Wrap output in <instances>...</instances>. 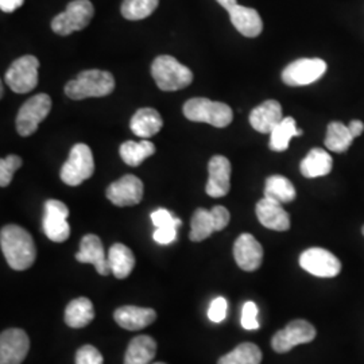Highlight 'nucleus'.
<instances>
[{
    "instance_id": "nucleus-26",
    "label": "nucleus",
    "mask_w": 364,
    "mask_h": 364,
    "mask_svg": "<svg viewBox=\"0 0 364 364\" xmlns=\"http://www.w3.org/2000/svg\"><path fill=\"white\" fill-rule=\"evenodd\" d=\"M95 318V309L91 299L78 297L68 304L65 309V323L70 328H84Z\"/></svg>"
},
{
    "instance_id": "nucleus-24",
    "label": "nucleus",
    "mask_w": 364,
    "mask_h": 364,
    "mask_svg": "<svg viewBox=\"0 0 364 364\" xmlns=\"http://www.w3.org/2000/svg\"><path fill=\"white\" fill-rule=\"evenodd\" d=\"M156 355V343L147 335L132 338L127 347L124 364H149Z\"/></svg>"
},
{
    "instance_id": "nucleus-29",
    "label": "nucleus",
    "mask_w": 364,
    "mask_h": 364,
    "mask_svg": "<svg viewBox=\"0 0 364 364\" xmlns=\"http://www.w3.org/2000/svg\"><path fill=\"white\" fill-rule=\"evenodd\" d=\"M353 142V135L348 126L341 122H332L326 129V146L333 153H344Z\"/></svg>"
},
{
    "instance_id": "nucleus-38",
    "label": "nucleus",
    "mask_w": 364,
    "mask_h": 364,
    "mask_svg": "<svg viewBox=\"0 0 364 364\" xmlns=\"http://www.w3.org/2000/svg\"><path fill=\"white\" fill-rule=\"evenodd\" d=\"M227 308H228L227 299H223V297H218V299H213L210 302V305H209V320L213 321V323L224 321V318L227 316Z\"/></svg>"
},
{
    "instance_id": "nucleus-5",
    "label": "nucleus",
    "mask_w": 364,
    "mask_h": 364,
    "mask_svg": "<svg viewBox=\"0 0 364 364\" xmlns=\"http://www.w3.org/2000/svg\"><path fill=\"white\" fill-rule=\"evenodd\" d=\"M93 173L95 159L90 146L85 144H75L60 173L61 180L69 186H78L91 178Z\"/></svg>"
},
{
    "instance_id": "nucleus-17",
    "label": "nucleus",
    "mask_w": 364,
    "mask_h": 364,
    "mask_svg": "<svg viewBox=\"0 0 364 364\" xmlns=\"http://www.w3.org/2000/svg\"><path fill=\"white\" fill-rule=\"evenodd\" d=\"M80 263H92L100 275L111 274L108 255H105L103 243L97 235H85L80 242V251L76 254Z\"/></svg>"
},
{
    "instance_id": "nucleus-22",
    "label": "nucleus",
    "mask_w": 364,
    "mask_h": 364,
    "mask_svg": "<svg viewBox=\"0 0 364 364\" xmlns=\"http://www.w3.org/2000/svg\"><path fill=\"white\" fill-rule=\"evenodd\" d=\"M164 126V120L154 108H141L131 119V131L139 138H151L156 135Z\"/></svg>"
},
{
    "instance_id": "nucleus-7",
    "label": "nucleus",
    "mask_w": 364,
    "mask_h": 364,
    "mask_svg": "<svg viewBox=\"0 0 364 364\" xmlns=\"http://www.w3.org/2000/svg\"><path fill=\"white\" fill-rule=\"evenodd\" d=\"M52 99L46 93H39L30 97L25 105L21 107L16 117V131L21 136L33 135L39 123L50 114Z\"/></svg>"
},
{
    "instance_id": "nucleus-44",
    "label": "nucleus",
    "mask_w": 364,
    "mask_h": 364,
    "mask_svg": "<svg viewBox=\"0 0 364 364\" xmlns=\"http://www.w3.org/2000/svg\"><path fill=\"white\" fill-rule=\"evenodd\" d=\"M154 364H165V363H154Z\"/></svg>"
},
{
    "instance_id": "nucleus-20",
    "label": "nucleus",
    "mask_w": 364,
    "mask_h": 364,
    "mask_svg": "<svg viewBox=\"0 0 364 364\" xmlns=\"http://www.w3.org/2000/svg\"><path fill=\"white\" fill-rule=\"evenodd\" d=\"M114 318L119 326L127 331H141L156 321V313L151 308L126 305L115 311Z\"/></svg>"
},
{
    "instance_id": "nucleus-32",
    "label": "nucleus",
    "mask_w": 364,
    "mask_h": 364,
    "mask_svg": "<svg viewBox=\"0 0 364 364\" xmlns=\"http://www.w3.org/2000/svg\"><path fill=\"white\" fill-rule=\"evenodd\" d=\"M191 234L189 237L192 242L205 240L216 231V225L213 220V215L210 210L204 208L196 209L192 223H191Z\"/></svg>"
},
{
    "instance_id": "nucleus-25",
    "label": "nucleus",
    "mask_w": 364,
    "mask_h": 364,
    "mask_svg": "<svg viewBox=\"0 0 364 364\" xmlns=\"http://www.w3.org/2000/svg\"><path fill=\"white\" fill-rule=\"evenodd\" d=\"M108 262L111 267V273L117 279L127 278L135 267V257L130 248L122 243H115L108 251Z\"/></svg>"
},
{
    "instance_id": "nucleus-39",
    "label": "nucleus",
    "mask_w": 364,
    "mask_h": 364,
    "mask_svg": "<svg viewBox=\"0 0 364 364\" xmlns=\"http://www.w3.org/2000/svg\"><path fill=\"white\" fill-rule=\"evenodd\" d=\"M154 240L158 245L166 246L173 243L177 239V227H161L156 228V232L153 235Z\"/></svg>"
},
{
    "instance_id": "nucleus-19",
    "label": "nucleus",
    "mask_w": 364,
    "mask_h": 364,
    "mask_svg": "<svg viewBox=\"0 0 364 364\" xmlns=\"http://www.w3.org/2000/svg\"><path fill=\"white\" fill-rule=\"evenodd\" d=\"M282 119L281 105L277 100H267L251 111L250 124L260 134H272Z\"/></svg>"
},
{
    "instance_id": "nucleus-36",
    "label": "nucleus",
    "mask_w": 364,
    "mask_h": 364,
    "mask_svg": "<svg viewBox=\"0 0 364 364\" xmlns=\"http://www.w3.org/2000/svg\"><path fill=\"white\" fill-rule=\"evenodd\" d=\"M105 359L93 346H84L76 353V364H103Z\"/></svg>"
},
{
    "instance_id": "nucleus-12",
    "label": "nucleus",
    "mask_w": 364,
    "mask_h": 364,
    "mask_svg": "<svg viewBox=\"0 0 364 364\" xmlns=\"http://www.w3.org/2000/svg\"><path fill=\"white\" fill-rule=\"evenodd\" d=\"M69 209L60 200H48L45 203L43 232L55 243H63L70 235V225L68 223Z\"/></svg>"
},
{
    "instance_id": "nucleus-1",
    "label": "nucleus",
    "mask_w": 364,
    "mask_h": 364,
    "mask_svg": "<svg viewBox=\"0 0 364 364\" xmlns=\"http://www.w3.org/2000/svg\"><path fill=\"white\" fill-rule=\"evenodd\" d=\"M0 247L9 266L16 272L30 269L37 258V248L31 235L15 224L1 228Z\"/></svg>"
},
{
    "instance_id": "nucleus-42",
    "label": "nucleus",
    "mask_w": 364,
    "mask_h": 364,
    "mask_svg": "<svg viewBox=\"0 0 364 364\" xmlns=\"http://www.w3.org/2000/svg\"><path fill=\"white\" fill-rule=\"evenodd\" d=\"M348 129L351 131L353 138H356V136H359L363 132L364 123L360 122V120H352L351 123L348 124Z\"/></svg>"
},
{
    "instance_id": "nucleus-11",
    "label": "nucleus",
    "mask_w": 364,
    "mask_h": 364,
    "mask_svg": "<svg viewBox=\"0 0 364 364\" xmlns=\"http://www.w3.org/2000/svg\"><path fill=\"white\" fill-rule=\"evenodd\" d=\"M316 338L314 326L305 320H294L278 331L272 340V347L278 353H285L296 346L311 343Z\"/></svg>"
},
{
    "instance_id": "nucleus-8",
    "label": "nucleus",
    "mask_w": 364,
    "mask_h": 364,
    "mask_svg": "<svg viewBox=\"0 0 364 364\" xmlns=\"http://www.w3.org/2000/svg\"><path fill=\"white\" fill-rule=\"evenodd\" d=\"M39 61L34 55L15 60L4 75L6 84L16 93L31 92L38 85Z\"/></svg>"
},
{
    "instance_id": "nucleus-4",
    "label": "nucleus",
    "mask_w": 364,
    "mask_h": 364,
    "mask_svg": "<svg viewBox=\"0 0 364 364\" xmlns=\"http://www.w3.org/2000/svg\"><path fill=\"white\" fill-rule=\"evenodd\" d=\"M183 115L186 119L198 123H208L213 127L224 129L234 120L230 105L221 102H212L205 97H195L183 105Z\"/></svg>"
},
{
    "instance_id": "nucleus-15",
    "label": "nucleus",
    "mask_w": 364,
    "mask_h": 364,
    "mask_svg": "<svg viewBox=\"0 0 364 364\" xmlns=\"http://www.w3.org/2000/svg\"><path fill=\"white\" fill-rule=\"evenodd\" d=\"M231 162L224 156L210 158L208 164L209 178L207 182V195L219 198L228 195L231 188Z\"/></svg>"
},
{
    "instance_id": "nucleus-35",
    "label": "nucleus",
    "mask_w": 364,
    "mask_h": 364,
    "mask_svg": "<svg viewBox=\"0 0 364 364\" xmlns=\"http://www.w3.org/2000/svg\"><path fill=\"white\" fill-rule=\"evenodd\" d=\"M258 316V306L255 302L248 301L243 305L242 311V326L247 331H255L259 328V323L257 320Z\"/></svg>"
},
{
    "instance_id": "nucleus-28",
    "label": "nucleus",
    "mask_w": 364,
    "mask_h": 364,
    "mask_svg": "<svg viewBox=\"0 0 364 364\" xmlns=\"http://www.w3.org/2000/svg\"><path fill=\"white\" fill-rule=\"evenodd\" d=\"M297 196L296 188L284 176H272L264 185V197L275 200L281 204L291 203Z\"/></svg>"
},
{
    "instance_id": "nucleus-31",
    "label": "nucleus",
    "mask_w": 364,
    "mask_h": 364,
    "mask_svg": "<svg viewBox=\"0 0 364 364\" xmlns=\"http://www.w3.org/2000/svg\"><path fill=\"white\" fill-rule=\"evenodd\" d=\"M262 352L252 343H242L234 351L221 356L218 364H260Z\"/></svg>"
},
{
    "instance_id": "nucleus-30",
    "label": "nucleus",
    "mask_w": 364,
    "mask_h": 364,
    "mask_svg": "<svg viewBox=\"0 0 364 364\" xmlns=\"http://www.w3.org/2000/svg\"><path fill=\"white\" fill-rule=\"evenodd\" d=\"M154 153L156 146L146 139L139 144L127 141L120 146V156L129 166H139L144 159L153 156Z\"/></svg>"
},
{
    "instance_id": "nucleus-2",
    "label": "nucleus",
    "mask_w": 364,
    "mask_h": 364,
    "mask_svg": "<svg viewBox=\"0 0 364 364\" xmlns=\"http://www.w3.org/2000/svg\"><path fill=\"white\" fill-rule=\"evenodd\" d=\"M115 90V78L100 69H90L78 73V76L70 80L65 85L68 97L73 100H84L87 97H103Z\"/></svg>"
},
{
    "instance_id": "nucleus-9",
    "label": "nucleus",
    "mask_w": 364,
    "mask_h": 364,
    "mask_svg": "<svg viewBox=\"0 0 364 364\" xmlns=\"http://www.w3.org/2000/svg\"><path fill=\"white\" fill-rule=\"evenodd\" d=\"M326 72V63L321 58H301L282 72V81L290 87H304L316 82Z\"/></svg>"
},
{
    "instance_id": "nucleus-16",
    "label": "nucleus",
    "mask_w": 364,
    "mask_h": 364,
    "mask_svg": "<svg viewBox=\"0 0 364 364\" xmlns=\"http://www.w3.org/2000/svg\"><path fill=\"white\" fill-rule=\"evenodd\" d=\"M234 257L242 270L255 272L262 264L263 248L252 235L242 234L235 242Z\"/></svg>"
},
{
    "instance_id": "nucleus-13",
    "label": "nucleus",
    "mask_w": 364,
    "mask_h": 364,
    "mask_svg": "<svg viewBox=\"0 0 364 364\" xmlns=\"http://www.w3.org/2000/svg\"><path fill=\"white\" fill-rule=\"evenodd\" d=\"M105 196L117 207L136 205L144 197V182L136 176L126 174L107 188Z\"/></svg>"
},
{
    "instance_id": "nucleus-23",
    "label": "nucleus",
    "mask_w": 364,
    "mask_h": 364,
    "mask_svg": "<svg viewBox=\"0 0 364 364\" xmlns=\"http://www.w3.org/2000/svg\"><path fill=\"white\" fill-rule=\"evenodd\" d=\"M332 156L323 149H312L299 165L301 174L306 178L324 177L332 171Z\"/></svg>"
},
{
    "instance_id": "nucleus-37",
    "label": "nucleus",
    "mask_w": 364,
    "mask_h": 364,
    "mask_svg": "<svg viewBox=\"0 0 364 364\" xmlns=\"http://www.w3.org/2000/svg\"><path fill=\"white\" fill-rule=\"evenodd\" d=\"M151 221L156 225V228L161 227H180L182 221L174 218L168 209L159 208L151 213Z\"/></svg>"
},
{
    "instance_id": "nucleus-33",
    "label": "nucleus",
    "mask_w": 364,
    "mask_h": 364,
    "mask_svg": "<svg viewBox=\"0 0 364 364\" xmlns=\"http://www.w3.org/2000/svg\"><path fill=\"white\" fill-rule=\"evenodd\" d=\"M159 0H124L122 15L129 21H141L154 13Z\"/></svg>"
},
{
    "instance_id": "nucleus-40",
    "label": "nucleus",
    "mask_w": 364,
    "mask_h": 364,
    "mask_svg": "<svg viewBox=\"0 0 364 364\" xmlns=\"http://www.w3.org/2000/svg\"><path fill=\"white\" fill-rule=\"evenodd\" d=\"M212 215H213V220H215V225H216V231H223L228 223H230V212L225 207H221V205H216L213 208L210 209Z\"/></svg>"
},
{
    "instance_id": "nucleus-43",
    "label": "nucleus",
    "mask_w": 364,
    "mask_h": 364,
    "mask_svg": "<svg viewBox=\"0 0 364 364\" xmlns=\"http://www.w3.org/2000/svg\"><path fill=\"white\" fill-rule=\"evenodd\" d=\"M216 1L220 4L224 10H227L228 13L237 6V1H236V0H216Z\"/></svg>"
},
{
    "instance_id": "nucleus-34",
    "label": "nucleus",
    "mask_w": 364,
    "mask_h": 364,
    "mask_svg": "<svg viewBox=\"0 0 364 364\" xmlns=\"http://www.w3.org/2000/svg\"><path fill=\"white\" fill-rule=\"evenodd\" d=\"M22 166L21 156H9L0 159V186L6 188L13 181L14 173Z\"/></svg>"
},
{
    "instance_id": "nucleus-3",
    "label": "nucleus",
    "mask_w": 364,
    "mask_h": 364,
    "mask_svg": "<svg viewBox=\"0 0 364 364\" xmlns=\"http://www.w3.org/2000/svg\"><path fill=\"white\" fill-rule=\"evenodd\" d=\"M151 75L158 88L165 92L180 91L193 81L192 70L171 55L156 57L151 65Z\"/></svg>"
},
{
    "instance_id": "nucleus-45",
    "label": "nucleus",
    "mask_w": 364,
    "mask_h": 364,
    "mask_svg": "<svg viewBox=\"0 0 364 364\" xmlns=\"http://www.w3.org/2000/svg\"><path fill=\"white\" fill-rule=\"evenodd\" d=\"M363 235H364V227H363Z\"/></svg>"
},
{
    "instance_id": "nucleus-41",
    "label": "nucleus",
    "mask_w": 364,
    "mask_h": 364,
    "mask_svg": "<svg viewBox=\"0 0 364 364\" xmlns=\"http://www.w3.org/2000/svg\"><path fill=\"white\" fill-rule=\"evenodd\" d=\"M25 0H0V9L3 13H14L18 10Z\"/></svg>"
},
{
    "instance_id": "nucleus-10",
    "label": "nucleus",
    "mask_w": 364,
    "mask_h": 364,
    "mask_svg": "<svg viewBox=\"0 0 364 364\" xmlns=\"http://www.w3.org/2000/svg\"><path fill=\"white\" fill-rule=\"evenodd\" d=\"M299 266L320 278H333L341 272V262L324 248L313 247L304 251L299 257Z\"/></svg>"
},
{
    "instance_id": "nucleus-21",
    "label": "nucleus",
    "mask_w": 364,
    "mask_h": 364,
    "mask_svg": "<svg viewBox=\"0 0 364 364\" xmlns=\"http://www.w3.org/2000/svg\"><path fill=\"white\" fill-rule=\"evenodd\" d=\"M228 14H230L231 23L242 36L247 38H255L262 33L263 22L257 10L237 4Z\"/></svg>"
},
{
    "instance_id": "nucleus-27",
    "label": "nucleus",
    "mask_w": 364,
    "mask_h": 364,
    "mask_svg": "<svg viewBox=\"0 0 364 364\" xmlns=\"http://www.w3.org/2000/svg\"><path fill=\"white\" fill-rule=\"evenodd\" d=\"M301 135H302V130L297 129L296 120L290 117H284L282 122L270 134V149L278 153L285 151L289 149L291 138L301 136Z\"/></svg>"
},
{
    "instance_id": "nucleus-18",
    "label": "nucleus",
    "mask_w": 364,
    "mask_h": 364,
    "mask_svg": "<svg viewBox=\"0 0 364 364\" xmlns=\"http://www.w3.org/2000/svg\"><path fill=\"white\" fill-rule=\"evenodd\" d=\"M257 218L269 230L284 232L290 228V216L281 203L263 197L257 204Z\"/></svg>"
},
{
    "instance_id": "nucleus-14",
    "label": "nucleus",
    "mask_w": 364,
    "mask_h": 364,
    "mask_svg": "<svg viewBox=\"0 0 364 364\" xmlns=\"http://www.w3.org/2000/svg\"><path fill=\"white\" fill-rule=\"evenodd\" d=\"M30 350V338L22 329H7L0 336V364H22Z\"/></svg>"
},
{
    "instance_id": "nucleus-6",
    "label": "nucleus",
    "mask_w": 364,
    "mask_h": 364,
    "mask_svg": "<svg viewBox=\"0 0 364 364\" xmlns=\"http://www.w3.org/2000/svg\"><path fill=\"white\" fill-rule=\"evenodd\" d=\"M95 9L90 0H73L68 4L64 13L58 14L52 21V30L58 36H70L75 31L84 30L93 18Z\"/></svg>"
}]
</instances>
